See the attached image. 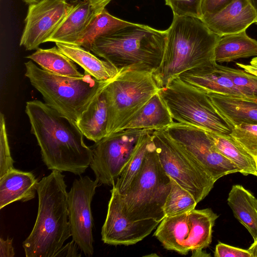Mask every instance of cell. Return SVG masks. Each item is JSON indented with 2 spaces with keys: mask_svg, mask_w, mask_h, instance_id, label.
<instances>
[{
  "mask_svg": "<svg viewBox=\"0 0 257 257\" xmlns=\"http://www.w3.org/2000/svg\"><path fill=\"white\" fill-rule=\"evenodd\" d=\"M25 112L48 169L76 175L84 173L93 153L76 122L39 100L26 102Z\"/></svg>",
  "mask_w": 257,
  "mask_h": 257,
  "instance_id": "cell-1",
  "label": "cell"
},
{
  "mask_svg": "<svg viewBox=\"0 0 257 257\" xmlns=\"http://www.w3.org/2000/svg\"><path fill=\"white\" fill-rule=\"evenodd\" d=\"M167 38L161 63L153 72L160 89L190 70L214 66L215 50L220 36L199 19L173 16L166 30Z\"/></svg>",
  "mask_w": 257,
  "mask_h": 257,
  "instance_id": "cell-2",
  "label": "cell"
},
{
  "mask_svg": "<svg viewBox=\"0 0 257 257\" xmlns=\"http://www.w3.org/2000/svg\"><path fill=\"white\" fill-rule=\"evenodd\" d=\"M64 177L62 172L52 170L38 183L36 220L23 242L26 257H54L71 236Z\"/></svg>",
  "mask_w": 257,
  "mask_h": 257,
  "instance_id": "cell-3",
  "label": "cell"
},
{
  "mask_svg": "<svg viewBox=\"0 0 257 257\" xmlns=\"http://www.w3.org/2000/svg\"><path fill=\"white\" fill-rule=\"evenodd\" d=\"M167 32L129 23L100 37L90 51L120 70L154 72L160 65Z\"/></svg>",
  "mask_w": 257,
  "mask_h": 257,
  "instance_id": "cell-4",
  "label": "cell"
},
{
  "mask_svg": "<svg viewBox=\"0 0 257 257\" xmlns=\"http://www.w3.org/2000/svg\"><path fill=\"white\" fill-rule=\"evenodd\" d=\"M24 65L25 76L45 103L75 122L112 79L99 81L85 72L81 78L61 76L43 70L31 60Z\"/></svg>",
  "mask_w": 257,
  "mask_h": 257,
  "instance_id": "cell-5",
  "label": "cell"
},
{
  "mask_svg": "<svg viewBox=\"0 0 257 257\" xmlns=\"http://www.w3.org/2000/svg\"><path fill=\"white\" fill-rule=\"evenodd\" d=\"M171 187V179L163 169L152 138L144 164L130 186L119 194L122 210L131 220L165 217L164 206Z\"/></svg>",
  "mask_w": 257,
  "mask_h": 257,
  "instance_id": "cell-6",
  "label": "cell"
},
{
  "mask_svg": "<svg viewBox=\"0 0 257 257\" xmlns=\"http://www.w3.org/2000/svg\"><path fill=\"white\" fill-rule=\"evenodd\" d=\"M160 90L153 72L119 71L103 90L108 112L107 136L122 130Z\"/></svg>",
  "mask_w": 257,
  "mask_h": 257,
  "instance_id": "cell-7",
  "label": "cell"
},
{
  "mask_svg": "<svg viewBox=\"0 0 257 257\" xmlns=\"http://www.w3.org/2000/svg\"><path fill=\"white\" fill-rule=\"evenodd\" d=\"M159 93L175 122L221 135L231 133L233 126L217 110L207 93L179 77Z\"/></svg>",
  "mask_w": 257,
  "mask_h": 257,
  "instance_id": "cell-8",
  "label": "cell"
},
{
  "mask_svg": "<svg viewBox=\"0 0 257 257\" xmlns=\"http://www.w3.org/2000/svg\"><path fill=\"white\" fill-rule=\"evenodd\" d=\"M152 138L165 172L190 193L197 203L202 201L214 186L215 182L212 177L166 129L154 130Z\"/></svg>",
  "mask_w": 257,
  "mask_h": 257,
  "instance_id": "cell-9",
  "label": "cell"
},
{
  "mask_svg": "<svg viewBox=\"0 0 257 257\" xmlns=\"http://www.w3.org/2000/svg\"><path fill=\"white\" fill-rule=\"evenodd\" d=\"M218 217L210 208L194 209L165 217L157 227L154 236L165 248L186 254L210 245L213 227Z\"/></svg>",
  "mask_w": 257,
  "mask_h": 257,
  "instance_id": "cell-10",
  "label": "cell"
},
{
  "mask_svg": "<svg viewBox=\"0 0 257 257\" xmlns=\"http://www.w3.org/2000/svg\"><path fill=\"white\" fill-rule=\"evenodd\" d=\"M152 129H124L105 137L91 148L90 167L99 185L112 186L141 137Z\"/></svg>",
  "mask_w": 257,
  "mask_h": 257,
  "instance_id": "cell-11",
  "label": "cell"
},
{
  "mask_svg": "<svg viewBox=\"0 0 257 257\" xmlns=\"http://www.w3.org/2000/svg\"><path fill=\"white\" fill-rule=\"evenodd\" d=\"M166 130L204 168L215 182L226 175L239 173L234 164L217 151L204 130L174 122Z\"/></svg>",
  "mask_w": 257,
  "mask_h": 257,
  "instance_id": "cell-12",
  "label": "cell"
},
{
  "mask_svg": "<svg viewBox=\"0 0 257 257\" xmlns=\"http://www.w3.org/2000/svg\"><path fill=\"white\" fill-rule=\"evenodd\" d=\"M99 183L88 176L75 179L68 192L69 221L71 236L86 256L94 252L91 203Z\"/></svg>",
  "mask_w": 257,
  "mask_h": 257,
  "instance_id": "cell-13",
  "label": "cell"
},
{
  "mask_svg": "<svg viewBox=\"0 0 257 257\" xmlns=\"http://www.w3.org/2000/svg\"><path fill=\"white\" fill-rule=\"evenodd\" d=\"M66 0H39L30 4L20 46L36 50L47 42L74 7Z\"/></svg>",
  "mask_w": 257,
  "mask_h": 257,
  "instance_id": "cell-14",
  "label": "cell"
},
{
  "mask_svg": "<svg viewBox=\"0 0 257 257\" xmlns=\"http://www.w3.org/2000/svg\"><path fill=\"white\" fill-rule=\"evenodd\" d=\"M105 220L101 228V240L106 244L130 245L136 244L157 228L154 219L132 220L124 213L120 195L112 187Z\"/></svg>",
  "mask_w": 257,
  "mask_h": 257,
  "instance_id": "cell-15",
  "label": "cell"
},
{
  "mask_svg": "<svg viewBox=\"0 0 257 257\" xmlns=\"http://www.w3.org/2000/svg\"><path fill=\"white\" fill-rule=\"evenodd\" d=\"M201 20L222 37L246 31L255 23L256 14L248 0H233L218 12L203 16Z\"/></svg>",
  "mask_w": 257,
  "mask_h": 257,
  "instance_id": "cell-16",
  "label": "cell"
},
{
  "mask_svg": "<svg viewBox=\"0 0 257 257\" xmlns=\"http://www.w3.org/2000/svg\"><path fill=\"white\" fill-rule=\"evenodd\" d=\"M216 65L190 70L179 77L184 82L207 93L257 100V97L252 93L236 85L228 77L218 72Z\"/></svg>",
  "mask_w": 257,
  "mask_h": 257,
  "instance_id": "cell-17",
  "label": "cell"
},
{
  "mask_svg": "<svg viewBox=\"0 0 257 257\" xmlns=\"http://www.w3.org/2000/svg\"><path fill=\"white\" fill-rule=\"evenodd\" d=\"M39 181L31 172L15 168L0 177V209L16 202H26L35 197Z\"/></svg>",
  "mask_w": 257,
  "mask_h": 257,
  "instance_id": "cell-18",
  "label": "cell"
},
{
  "mask_svg": "<svg viewBox=\"0 0 257 257\" xmlns=\"http://www.w3.org/2000/svg\"><path fill=\"white\" fill-rule=\"evenodd\" d=\"M207 93L217 110L233 127L241 123L257 124V100Z\"/></svg>",
  "mask_w": 257,
  "mask_h": 257,
  "instance_id": "cell-19",
  "label": "cell"
},
{
  "mask_svg": "<svg viewBox=\"0 0 257 257\" xmlns=\"http://www.w3.org/2000/svg\"><path fill=\"white\" fill-rule=\"evenodd\" d=\"M55 44L61 52L98 81L109 80L115 77L119 72L108 61L98 58L91 51L79 46L59 42Z\"/></svg>",
  "mask_w": 257,
  "mask_h": 257,
  "instance_id": "cell-20",
  "label": "cell"
},
{
  "mask_svg": "<svg viewBox=\"0 0 257 257\" xmlns=\"http://www.w3.org/2000/svg\"><path fill=\"white\" fill-rule=\"evenodd\" d=\"M174 122L159 91L150 99L122 130L166 129Z\"/></svg>",
  "mask_w": 257,
  "mask_h": 257,
  "instance_id": "cell-21",
  "label": "cell"
},
{
  "mask_svg": "<svg viewBox=\"0 0 257 257\" xmlns=\"http://www.w3.org/2000/svg\"><path fill=\"white\" fill-rule=\"evenodd\" d=\"M228 204L234 217L257 240V199L240 185H234L228 193Z\"/></svg>",
  "mask_w": 257,
  "mask_h": 257,
  "instance_id": "cell-22",
  "label": "cell"
},
{
  "mask_svg": "<svg viewBox=\"0 0 257 257\" xmlns=\"http://www.w3.org/2000/svg\"><path fill=\"white\" fill-rule=\"evenodd\" d=\"M94 15L88 0L77 3L47 42L73 44Z\"/></svg>",
  "mask_w": 257,
  "mask_h": 257,
  "instance_id": "cell-23",
  "label": "cell"
},
{
  "mask_svg": "<svg viewBox=\"0 0 257 257\" xmlns=\"http://www.w3.org/2000/svg\"><path fill=\"white\" fill-rule=\"evenodd\" d=\"M108 112L103 91L91 103L76 124L83 136L96 143L107 136Z\"/></svg>",
  "mask_w": 257,
  "mask_h": 257,
  "instance_id": "cell-24",
  "label": "cell"
},
{
  "mask_svg": "<svg viewBox=\"0 0 257 257\" xmlns=\"http://www.w3.org/2000/svg\"><path fill=\"white\" fill-rule=\"evenodd\" d=\"M205 131L217 151L234 164L239 173L257 177V159L245 151L230 135Z\"/></svg>",
  "mask_w": 257,
  "mask_h": 257,
  "instance_id": "cell-25",
  "label": "cell"
},
{
  "mask_svg": "<svg viewBox=\"0 0 257 257\" xmlns=\"http://www.w3.org/2000/svg\"><path fill=\"white\" fill-rule=\"evenodd\" d=\"M252 56H257V41L249 37L246 31L221 37L215 50L217 63Z\"/></svg>",
  "mask_w": 257,
  "mask_h": 257,
  "instance_id": "cell-26",
  "label": "cell"
},
{
  "mask_svg": "<svg viewBox=\"0 0 257 257\" xmlns=\"http://www.w3.org/2000/svg\"><path fill=\"white\" fill-rule=\"evenodd\" d=\"M26 58L47 71L61 76L81 78L84 76L74 62L56 46L51 48H38Z\"/></svg>",
  "mask_w": 257,
  "mask_h": 257,
  "instance_id": "cell-27",
  "label": "cell"
},
{
  "mask_svg": "<svg viewBox=\"0 0 257 257\" xmlns=\"http://www.w3.org/2000/svg\"><path fill=\"white\" fill-rule=\"evenodd\" d=\"M129 23L111 15L104 9L99 14L94 15L72 44L79 46L90 51L92 45L97 39Z\"/></svg>",
  "mask_w": 257,
  "mask_h": 257,
  "instance_id": "cell-28",
  "label": "cell"
},
{
  "mask_svg": "<svg viewBox=\"0 0 257 257\" xmlns=\"http://www.w3.org/2000/svg\"><path fill=\"white\" fill-rule=\"evenodd\" d=\"M154 131H150L141 137L133 154L112 186L119 194L127 189L141 170Z\"/></svg>",
  "mask_w": 257,
  "mask_h": 257,
  "instance_id": "cell-29",
  "label": "cell"
},
{
  "mask_svg": "<svg viewBox=\"0 0 257 257\" xmlns=\"http://www.w3.org/2000/svg\"><path fill=\"white\" fill-rule=\"evenodd\" d=\"M171 179V189L164 206L165 217L181 214L195 209L197 202L193 195Z\"/></svg>",
  "mask_w": 257,
  "mask_h": 257,
  "instance_id": "cell-30",
  "label": "cell"
},
{
  "mask_svg": "<svg viewBox=\"0 0 257 257\" xmlns=\"http://www.w3.org/2000/svg\"><path fill=\"white\" fill-rule=\"evenodd\" d=\"M230 136L257 159V124L241 123L234 126Z\"/></svg>",
  "mask_w": 257,
  "mask_h": 257,
  "instance_id": "cell-31",
  "label": "cell"
},
{
  "mask_svg": "<svg viewBox=\"0 0 257 257\" xmlns=\"http://www.w3.org/2000/svg\"><path fill=\"white\" fill-rule=\"evenodd\" d=\"M217 70L228 77L234 84L245 89L257 97V77L239 70L217 64Z\"/></svg>",
  "mask_w": 257,
  "mask_h": 257,
  "instance_id": "cell-32",
  "label": "cell"
},
{
  "mask_svg": "<svg viewBox=\"0 0 257 257\" xmlns=\"http://www.w3.org/2000/svg\"><path fill=\"white\" fill-rule=\"evenodd\" d=\"M0 177L14 169L4 114H0Z\"/></svg>",
  "mask_w": 257,
  "mask_h": 257,
  "instance_id": "cell-33",
  "label": "cell"
},
{
  "mask_svg": "<svg viewBox=\"0 0 257 257\" xmlns=\"http://www.w3.org/2000/svg\"><path fill=\"white\" fill-rule=\"evenodd\" d=\"M202 0H165V4L172 10L173 16L202 18Z\"/></svg>",
  "mask_w": 257,
  "mask_h": 257,
  "instance_id": "cell-34",
  "label": "cell"
},
{
  "mask_svg": "<svg viewBox=\"0 0 257 257\" xmlns=\"http://www.w3.org/2000/svg\"><path fill=\"white\" fill-rule=\"evenodd\" d=\"M215 257H252L247 249H244L219 242L216 245Z\"/></svg>",
  "mask_w": 257,
  "mask_h": 257,
  "instance_id": "cell-35",
  "label": "cell"
},
{
  "mask_svg": "<svg viewBox=\"0 0 257 257\" xmlns=\"http://www.w3.org/2000/svg\"><path fill=\"white\" fill-rule=\"evenodd\" d=\"M233 1V0H202L201 4V13L202 17L205 15L213 14L218 12L230 4Z\"/></svg>",
  "mask_w": 257,
  "mask_h": 257,
  "instance_id": "cell-36",
  "label": "cell"
},
{
  "mask_svg": "<svg viewBox=\"0 0 257 257\" xmlns=\"http://www.w3.org/2000/svg\"><path fill=\"white\" fill-rule=\"evenodd\" d=\"M77 243L73 240L67 243L62 247L55 254L54 257H79L81 254L79 253Z\"/></svg>",
  "mask_w": 257,
  "mask_h": 257,
  "instance_id": "cell-37",
  "label": "cell"
},
{
  "mask_svg": "<svg viewBox=\"0 0 257 257\" xmlns=\"http://www.w3.org/2000/svg\"><path fill=\"white\" fill-rule=\"evenodd\" d=\"M15 255L13 246V239H0V257H14Z\"/></svg>",
  "mask_w": 257,
  "mask_h": 257,
  "instance_id": "cell-38",
  "label": "cell"
},
{
  "mask_svg": "<svg viewBox=\"0 0 257 257\" xmlns=\"http://www.w3.org/2000/svg\"><path fill=\"white\" fill-rule=\"evenodd\" d=\"M236 65L247 73L257 77V56L252 58L249 64L236 63Z\"/></svg>",
  "mask_w": 257,
  "mask_h": 257,
  "instance_id": "cell-39",
  "label": "cell"
},
{
  "mask_svg": "<svg viewBox=\"0 0 257 257\" xmlns=\"http://www.w3.org/2000/svg\"><path fill=\"white\" fill-rule=\"evenodd\" d=\"M95 15L101 13L111 0H88Z\"/></svg>",
  "mask_w": 257,
  "mask_h": 257,
  "instance_id": "cell-40",
  "label": "cell"
},
{
  "mask_svg": "<svg viewBox=\"0 0 257 257\" xmlns=\"http://www.w3.org/2000/svg\"><path fill=\"white\" fill-rule=\"evenodd\" d=\"M192 256L194 257H203V256H210V254L203 251V249H196L192 251Z\"/></svg>",
  "mask_w": 257,
  "mask_h": 257,
  "instance_id": "cell-41",
  "label": "cell"
},
{
  "mask_svg": "<svg viewBox=\"0 0 257 257\" xmlns=\"http://www.w3.org/2000/svg\"><path fill=\"white\" fill-rule=\"evenodd\" d=\"M247 250L252 257H257V240L253 242Z\"/></svg>",
  "mask_w": 257,
  "mask_h": 257,
  "instance_id": "cell-42",
  "label": "cell"
},
{
  "mask_svg": "<svg viewBox=\"0 0 257 257\" xmlns=\"http://www.w3.org/2000/svg\"><path fill=\"white\" fill-rule=\"evenodd\" d=\"M251 6L254 9L256 14V21L255 23L257 25V0H248Z\"/></svg>",
  "mask_w": 257,
  "mask_h": 257,
  "instance_id": "cell-43",
  "label": "cell"
},
{
  "mask_svg": "<svg viewBox=\"0 0 257 257\" xmlns=\"http://www.w3.org/2000/svg\"><path fill=\"white\" fill-rule=\"evenodd\" d=\"M26 3L28 4H31L38 2V0H23Z\"/></svg>",
  "mask_w": 257,
  "mask_h": 257,
  "instance_id": "cell-44",
  "label": "cell"
},
{
  "mask_svg": "<svg viewBox=\"0 0 257 257\" xmlns=\"http://www.w3.org/2000/svg\"><path fill=\"white\" fill-rule=\"evenodd\" d=\"M39 0H38V1H39Z\"/></svg>",
  "mask_w": 257,
  "mask_h": 257,
  "instance_id": "cell-45",
  "label": "cell"
}]
</instances>
